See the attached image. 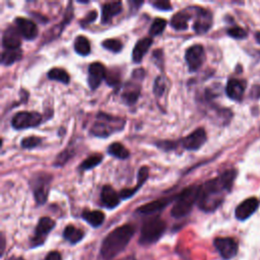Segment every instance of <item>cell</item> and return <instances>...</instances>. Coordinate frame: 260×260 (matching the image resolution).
<instances>
[{
	"label": "cell",
	"mask_w": 260,
	"mask_h": 260,
	"mask_svg": "<svg viewBox=\"0 0 260 260\" xmlns=\"http://www.w3.org/2000/svg\"><path fill=\"white\" fill-rule=\"evenodd\" d=\"M236 176V171L229 170L200 186L197 201L199 208L205 212L214 211L223 201L225 194L231 190Z\"/></svg>",
	"instance_id": "1"
},
{
	"label": "cell",
	"mask_w": 260,
	"mask_h": 260,
	"mask_svg": "<svg viewBox=\"0 0 260 260\" xmlns=\"http://www.w3.org/2000/svg\"><path fill=\"white\" fill-rule=\"evenodd\" d=\"M134 233L135 229L131 224H123L113 230L102 243V257L106 260H110L120 254L129 244Z\"/></svg>",
	"instance_id": "2"
},
{
	"label": "cell",
	"mask_w": 260,
	"mask_h": 260,
	"mask_svg": "<svg viewBox=\"0 0 260 260\" xmlns=\"http://www.w3.org/2000/svg\"><path fill=\"white\" fill-rule=\"evenodd\" d=\"M200 192L199 186H190L184 189L176 197V201L171 209L172 216L176 218H181L190 213L195 202L198 201Z\"/></svg>",
	"instance_id": "3"
},
{
	"label": "cell",
	"mask_w": 260,
	"mask_h": 260,
	"mask_svg": "<svg viewBox=\"0 0 260 260\" xmlns=\"http://www.w3.org/2000/svg\"><path fill=\"white\" fill-rule=\"evenodd\" d=\"M125 126V120L105 113H99L96 121L90 128L92 135L96 137H108L111 134L121 131Z\"/></svg>",
	"instance_id": "4"
},
{
	"label": "cell",
	"mask_w": 260,
	"mask_h": 260,
	"mask_svg": "<svg viewBox=\"0 0 260 260\" xmlns=\"http://www.w3.org/2000/svg\"><path fill=\"white\" fill-rule=\"evenodd\" d=\"M166 229L167 223L159 216H155L146 220L140 231L139 244L146 246L157 242L164 235Z\"/></svg>",
	"instance_id": "5"
},
{
	"label": "cell",
	"mask_w": 260,
	"mask_h": 260,
	"mask_svg": "<svg viewBox=\"0 0 260 260\" xmlns=\"http://www.w3.org/2000/svg\"><path fill=\"white\" fill-rule=\"evenodd\" d=\"M42 122V115L38 112H28L22 111L16 113L12 120L11 126L16 130L27 129L31 127H36Z\"/></svg>",
	"instance_id": "6"
},
{
	"label": "cell",
	"mask_w": 260,
	"mask_h": 260,
	"mask_svg": "<svg viewBox=\"0 0 260 260\" xmlns=\"http://www.w3.org/2000/svg\"><path fill=\"white\" fill-rule=\"evenodd\" d=\"M185 60L190 71L198 70L205 60L204 48L201 45H193L185 52Z\"/></svg>",
	"instance_id": "7"
},
{
	"label": "cell",
	"mask_w": 260,
	"mask_h": 260,
	"mask_svg": "<svg viewBox=\"0 0 260 260\" xmlns=\"http://www.w3.org/2000/svg\"><path fill=\"white\" fill-rule=\"evenodd\" d=\"M55 226V221L48 217V216H44L42 218H40L36 230H35V235L34 238L31 240L32 247H37L40 246L44 243L46 237L49 235V233L54 229Z\"/></svg>",
	"instance_id": "8"
},
{
	"label": "cell",
	"mask_w": 260,
	"mask_h": 260,
	"mask_svg": "<svg viewBox=\"0 0 260 260\" xmlns=\"http://www.w3.org/2000/svg\"><path fill=\"white\" fill-rule=\"evenodd\" d=\"M195 21L193 28L197 34H205L212 24V15L209 10L201 7H194Z\"/></svg>",
	"instance_id": "9"
},
{
	"label": "cell",
	"mask_w": 260,
	"mask_h": 260,
	"mask_svg": "<svg viewBox=\"0 0 260 260\" xmlns=\"http://www.w3.org/2000/svg\"><path fill=\"white\" fill-rule=\"evenodd\" d=\"M213 245L219 255L225 260L232 259L238 252V244L233 238H216Z\"/></svg>",
	"instance_id": "10"
},
{
	"label": "cell",
	"mask_w": 260,
	"mask_h": 260,
	"mask_svg": "<svg viewBox=\"0 0 260 260\" xmlns=\"http://www.w3.org/2000/svg\"><path fill=\"white\" fill-rule=\"evenodd\" d=\"M50 178L51 176L48 174H39V177L36 178L32 191L35 199L39 204H44L47 201L49 185L51 181Z\"/></svg>",
	"instance_id": "11"
},
{
	"label": "cell",
	"mask_w": 260,
	"mask_h": 260,
	"mask_svg": "<svg viewBox=\"0 0 260 260\" xmlns=\"http://www.w3.org/2000/svg\"><path fill=\"white\" fill-rule=\"evenodd\" d=\"M206 132L203 128H198L184 137L181 141L182 146L187 150H197L206 142Z\"/></svg>",
	"instance_id": "12"
},
{
	"label": "cell",
	"mask_w": 260,
	"mask_h": 260,
	"mask_svg": "<svg viewBox=\"0 0 260 260\" xmlns=\"http://www.w3.org/2000/svg\"><path fill=\"white\" fill-rule=\"evenodd\" d=\"M107 76V71L105 66L100 62H93L88 67V77L87 82L89 87L93 90L100 86L101 82Z\"/></svg>",
	"instance_id": "13"
},
{
	"label": "cell",
	"mask_w": 260,
	"mask_h": 260,
	"mask_svg": "<svg viewBox=\"0 0 260 260\" xmlns=\"http://www.w3.org/2000/svg\"><path fill=\"white\" fill-rule=\"evenodd\" d=\"M16 27L19 31V34L25 39V40H34L38 36V27L37 24L27 18L24 17H17L14 20Z\"/></svg>",
	"instance_id": "14"
},
{
	"label": "cell",
	"mask_w": 260,
	"mask_h": 260,
	"mask_svg": "<svg viewBox=\"0 0 260 260\" xmlns=\"http://www.w3.org/2000/svg\"><path fill=\"white\" fill-rule=\"evenodd\" d=\"M258 206H259V200L257 198L255 197L248 198L237 206L235 215L238 219L245 220L256 211Z\"/></svg>",
	"instance_id": "15"
},
{
	"label": "cell",
	"mask_w": 260,
	"mask_h": 260,
	"mask_svg": "<svg viewBox=\"0 0 260 260\" xmlns=\"http://www.w3.org/2000/svg\"><path fill=\"white\" fill-rule=\"evenodd\" d=\"M2 46L5 50H16L20 48V34L17 28L9 26L5 29L2 36Z\"/></svg>",
	"instance_id": "16"
},
{
	"label": "cell",
	"mask_w": 260,
	"mask_h": 260,
	"mask_svg": "<svg viewBox=\"0 0 260 260\" xmlns=\"http://www.w3.org/2000/svg\"><path fill=\"white\" fill-rule=\"evenodd\" d=\"M193 14V7L185 8L177 12L171 19V25L176 30H185L188 27V21Z\"/></svg>",
	"instance_id": "17"
},
{
	"label": "cell",
	"mask_w": 260,
	"mask_h": 260,
	"mask_svg": "<svg viewBox=\"0 0 260 260\" xmlns=\"http://www.w3.org/2000/svg\"><path fill=\"white\" fill-rule=\"evenodd\" d=\"M173 197H168V198H159L156 199L154 201H151L149 203L143 204L140 207H138L136 209V211L138 213L141 214H152L155 212H158L160 210H162L166 206H168L170 204V202L173 200Z\"/></svg>",
	"instance_id": "18"
},
{
	"label": "cell",
	"mask_w": 260,
	"mask_h": 260,
	"mask_svg": "<svg viewBox=\"0 0 260 260\" xmlns=\"http://www.w3.org/2000/svg\"><path fill=\"white\" fill-rule=\"evenodd\" d=\"M120 195L110 186L103 187L101 192V201L104 206L108 208H115L120 203Z\"/></svg>",
	"instance_id": "19"
},
{
	"label": "cell",
	"mask_w": 260,
	"mask_h": 260,
	"mask_svg": "<svg viewBox=\"0 0 260 260\" xmlns=\"http://www.w3.org/2000/svg\"><path fill=\"white\" fill-rule=\"evenodd\" d=\"M225 92L232 100L240 101L245 92V83L238 79H230L225 87Z\"/></svg>",
	"instance_id": "20"
},
{
	"label": "cell",
	"mask_w": 260,
	"mask_h": 260,
	"mask_svg": "<svg viewBox=\"0 0 260 260\" xmlns=\"http://www.w3.org/2000/svg\"><path fill=\"white\" fill-rule=\"evenodd\" d=\"M122 11V3L120 1L108 2L102 6V22L109 23L114 16Z\"/></svg>",
	"instance_id": "21"
},
{
	"label": "cell",
	"mask_w": 260,
	"mask_h": 260,
	"mask_svg": "<svg viewBox=\"0 0 260 260\" xmlns=\"http://www.w3.org/2000/svg\"><path fill=\"white\" fill-rule=\"evenodd\" d=\"M152 44V40L150 38H143L141 40H139L132 51V60L135 63H139L143 56L146 54V52L148 51V49L150 48Z\"/></svg>",
	"instance_id": "22"
},
{
	"label": "cell",
	"mask_w": 260,
	"mask_h": 260,
	"mask_svg": "<svg viewBox=\"0 0 260 260\" xmlns=\"http://www.w3.org/2000/svg\"><path fill=\"white\" fill-rule=\"evenodd\" d=\"M140 93V87L133 83V82H127L124 86V90L122 93L123 102L127 105H133L138 100Z\"/></svg>",
	"instance_id": "23"
},
{
	"label": "cell",
	"mask_w": 260,
	"mask_h": 260,
	"mask_svg": "<svg viewBox=\"0 0 260 260\" xmlns=\"http://www.w3.org/2000/svg\"><path fill=\"white\" fill-rule=\"evenodd\" d=\"M81 216L87 223H89L93 228L100 226L105 220V214L100 210H84Z\"/></svg>",
	"instance_id": "24"
},
{
	"label": "cell",
	"mask_w": 260,
	"mask_h": 260,
	"mask_svg": "<svg viewBox=\"0 0 260 260\" xmlns=\"http://www.w3.org/2000/svg\"><path fill=\"white\" fill-rule=\"evenodd\" d=\"M84 234L81 230L77 229L74 225H67L63 231V237L66 241H68L70 244H76L80 242L83 238Z\"/></svg>",
	"instance_id": "25"
},
{
	"label": "cell",
	"mask_w": 260,
	"mask_h": 260,
	"mask_svg": "<svg viewBox=\"0 0 260 260\" xmlns=\"http://www.w3.org/2000/svg\"><path fill=\"white\" fill-rule=\"evenodd\" d=\"M108 152L110 155L115 156L117 158H121V159H125L130 155L129 150L119 142H114L110 144V146L108 147Z\"/></svg>",
	"instance_id": "26"
},
{
	"label": "cell",
	"mask_w": 260,
	"mask_h": 260,
	"mask_svg": "<svg viewBox=\"0 0 260 260\" xmlns=\"http://www.w3.org/2000/svg\"><path fill=\"white\" fill-rule=\"evenodd\" d=\"M74 50L81 56H87L90 53L89 41L84 36H78L74 41Z\"/></svg>",
	"instance_id": "27"
},
{
	"label": "cell",
	"mask_w": 260,
	"mask_h": 260,
	"mask_svg": "<svg viewBox=\"0 0 260 260\" xmlns=\"http://www.w3.org/2000/svg\"><path fill=\"white\" fill-rule=\"evenodd\" d=\"M22 52L20 49L16 50H4L1 55V63L3 65H11L21 58Z\"/></svg>",
	"instance_id": "28"
},
{
	"label": "cell",
	"mask_w": 260,
	"mask_h": 260,
	"mask_svg": "<svg viewBox=\"0 0 260 260\" xmlns=\"http://www.w3.org/2000/svg\"><path fill=\"white\" fill-rule=\"evenodd\" d=\"M48 77L52 80H56V81L62 82L64 84H68L69 80H70L68 73L64 69L58 68V67H54V68L50 69L48 71Z\"/></svg>",
	"instance_id": "29"
},
{
	"label": "cell",
	"mask_w": 260,
	"mask_h": 260,
	"mask_svg": "<svg viewBox=\"0 0 260 260\" xmlns=\"http://www.w3.org/2000/svg\"><path fill=\"white\" fill-rule=\"evenodd\" d=\"M102 160H103V156L101 154H93V155L85 158L81 162L79 168L81 170H90V169H93L94 167H96L98 165H100Z\"/></svg>",
	"instance_id": "30"
},
{
	"label": "cell",
	"mask_w": 260,
	"mask_h": 260,
	"mask_svg": "<svg viewBox=\"0 0 260 260\" xmlns=\"http://www.w3.org/2000/svg\"><path fill=\"white\" fill-rule=\"evenodd\" d=\"M166 25H167L166 19H164V18H155L152 21V24L150 25L149 34L151 36H157V35L161 34L165 30Z\"/></svg>",
	"instance_id": "31"
},
{
	"label": "cell",
	"mask_w": 260,
	"mask_h": 260,
	"mask_svg": "<svg viewBox=\"0 0 260 260\" xmlns=\"http://www.w3.org/2000/svg\"><path fill=\"white\" fill-rule=\"evenodd\" d=\"M102 46L111 51V52H114V53H118L122 50V43L119 41V40H116V39H108V40H105L103 43H102Z\"/></svg>",
	"instance_id": "32"
},
{
	"label": "cell",
	"mask_w": 260,
	"mask_h": 260,
	"mask_svg": "<svg viewBox=\"0 0 260 260\" xmlns=\"http://www.w3.org/2000/svg\"><path fill=\"white\" fill-rule=\"evenodd\" d=\"M42 142V139L40 137L37 136H29V137H25L20 141V145L23 148L26 149H30V148H35L37 147L40 143Z\"/></svg>",
	"instance_id": "33"
},
{
	"label": "cell",
	"mask_w": 260,
	"mask_h": 260,
	"mask_svg": "<svg viewBox=\"0 0 260 260\" xmlns=\"http://www.w3.org/2000/svg\"><path fill=\"white\" fill-rule=\"evenodd\" d=\"M165 88H166V82L164 81V78L161 76H158L155 81H154V84H153V92L156 94V95H161L165 91Z\"/></svg>",
	"instance_id": "34"
},
{
	"label": "cell",
	"mask_w": 260,
	"mask_h": 260,
	"mask_svg": "<svg viewBox=\"0 0 260 260\" xmlns=\"http://www.w3.org/2000/svg\"><path fill=\"white\" fill-rule=\"evenodd\" d=\"M148 172H149V169L148 167H141L138 171V176H137V186L138 187H141L147 180L148 178Z\"/></svg>",
	"instance_id": "35"
},
{
	"label": "cell",
	"mask_w": 260,
	"mask_h": 260,
	"mask_svg": "<svg viewBox=\"0 0 260 260\" xmlns=\"http://www.w3.org/2000/svg\"><path fill=\"white\" fill-rule=\"evenodd\" d=\"M228 35L235 38V39H244L247 36V32L239 26H235L228 29Z\"/></svg>",
	"instance_id": "36"
},
{
	"label": "cell",
	"mask_w": 260,
	"mask_h": 260,
	"mask_svg": "<svg viewBox=\"0 0 260 260\" xmlns=\"http://www.w3.org/2000/svg\"><path fill=\"white\" fill-rule=\"evenodd\" d=\"M155 144L157 147H159L164 150H171V149L176 148V146H177V143L174 141H171V140H160V141H157Z\"/></svg>",
	"instance_id": "37"
},
{
	"label": "cell",
	"mask_w": 260,
	"mask_h": 260,
	"mask_svg": "<svg viewBox=\"0 0 260 260\" xmlns=\"http://www.w3.org/2000/svg\"><path fill=\"white\" fill-rule=\"evenodd\" d=\"M151 5L159 10H171L172 9V5L169 1L166 0H159V1H154L151 3Z\"/></svg>",
	"instance_id": "38"
},
{
	"label": "cell",
	"mask_w": 260,
	"mask_h": 260,
	"mask_svg": "<svg viewBox=\"0 0 260 260\" xmlns=\"http://www.w3.org/2000/svg\"><path fill=\"white\" fill-rule=\"evenodd\" d=\"M95 18H96V12H95V11H91V12H89V13L80 21V25H81L82 27H84L85 25H87V24H89L90 22H92L93 20H95Z\"/></svg>",
	"instance_id": "39"
},
{
	"label": "cell",
	"mask_w": 260,
	"mask_h": 260,
	"mask_svg": "<svg viewBox=\"0 0 260 260\" xmlns=\"http://www.w3.org/2000/svg\"><path fill=\"white\" fill-rule=\"evenodd\" d=\"M71 156V153H69L67 150H64L62 153L59 154L58 158L56 159V166H62L63 164H65L67 161V159Z\"/></svg>",
	"instance_id": "40"
},
{
	"label": "cell",
	"mask_w": 260,
	"mask_h": 260,
	"mask_svg": "<svg viewBox=\"0 0 260 260\" xmlns=\"http://www.w3.org/2000/svg\"><path fill=\"white\" fill-rule=\"evenodd\" d=\"M45 260H62V257L58 251H52V252L48 253Z\"/></svg>",
	"instance_id": "41"
},
{
	"label": "cell",
	"mask_w": 260,
	"mask_h": 260,
	"mask_svg": "<svg viewBox=\"0 0 260 260\" xmlns=\"http://www.w3.org/2000/svg\"><path fill=\"white\" fill-rule=\"evenodd\" d=\"M119 260H136L133 256H127L125 258H122V259H119Z\"/></svg>",
	"instance_id": "42"
},
{
	"label": "cell",
	"mask_w": 260,
	"mask_h": 260,
	"mask_svg": "<svg viewBox=\"0 0 260 260\" xmlns=\"http://www.w3.org/2000/svg\"><path fill=\"white\" fill-rule=\"evenodd\" d=\"M256 39H257V42L260 43V32H258V34L256 35Z\"/></svg>",
	"instance_id": "43"
},
{
	"label": "cell",
	"mask_w": 260,
	"mask_h": 260,
	"mask_svg": "<svg viewBox=\"0 0 260 260\" xmlns=\"http://www.w3.org/2000/svg\"><path fill=\"white\" fill-rule=\"evenodd\" d=\"M13 260H23L21 257H18V258H15V259H13Z\"/></svg>",
	"instance_id": "44"
}]
</instances>
